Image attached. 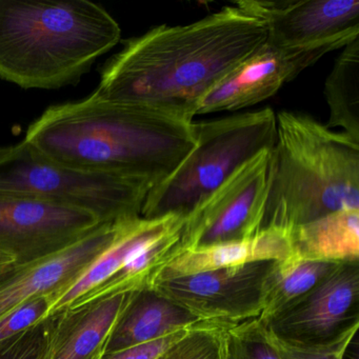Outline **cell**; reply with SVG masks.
I'll return each mask as SVG.
<instances>
[{"instance_id":"6da1fadb","label":"cell","mask_w":359,"mask_h":359,"mask_svg":"<svg viewBox=\"0 0 359 359\" xmlns=\"http://www.w3.org/2000/svg\"><path fill=\"white\" fill-rule=\"evenodd\" d=\"M266 41V22L238 3L192 24L163 25L125 41L92 96L194 121L201 100Z\"/></svg>"},{"instance_id":"7a4b0ae2","label":"cell","mask_w":359,"mask_h":359,"mask_svg":"<svg viewBox=\"0 0 359 359\" xmlns=\"http://www.w3.org/2000/svg\"><path fill=\"white\" fill-rule=\"evenodd\" d=\"M24 140L52 163L155 187L192 151L196 135L194 121L177 113L91 95L50 107Z\"/></svg>"},{"instance_id":"3957f363","label":"cell","mask_w":359,"mask_h":359,"mask_svg":"<svg viewBox=\"0 0 359 359\" xmlns=\"http://www.w3.org/2000/svg\"><path fill=\"white\" fill-rule=\"evenodd\" d=\"M121 36L89 0H0V79L24 89L76 85Z\"/></svg>"},{"instance_id":"277c9868","label":"cell","mask_w":359,"mask_h":359,"mask_svg":"<svg viewBox=\"0 0 359 359\" xmlns=\"http://www.w3.org/2000/svg\"><path fill=\"white\" fill-rule=\"evenodd\" d=\"M276 121L262 230L359 210V142L304 113L280 111Z\"/></svg>"},{"instance_id":"5b68a950","label":"cell","mask_w":359,"mask_h":359,"mask_svg":"<svg viewBox=\"0 0 359 359\" xmlns=\"http://www.w3.org/2000/svg\"><path fill=\"white\" fill-rule=\"evenodd\" d=\"M196 144L167 178L149 192L140 216L184 218L241 165L276 140L271 108L212 121H194Z\"/></svg>"},{"instance_id":"8992f818","label":"cell","mask_w":359,"mask_h":359,"mask_svg":"<svg viewBox=\"0 0 359 359\" xmlns=\"http://www.w3.org/2000/svg\"><path fill=\"white\" fill-rule=\"evenodd\" d=\"M154 184L65 167L22 140L0 161V194L29 197L91 213L102 224L137 217Z\"/></svg>"},{"instance_id":"52a82bcc","label":"cell","mask_w":359,"mask_h":359,"mask_svg":"<svg viewBox=\"0 0 359 359\" xmlns=\"http://www.w3.org/2000/svg\"><path fill=\"white\" fill-rule=\"evenodd\" d=\"M271 150L245 161L192 210L184 220L175 256L188 250L241 241L262 230Z\"/></svg>"},{"instance_id":"ba28073f","label":"cell","mask_w":359,"mask_h":359,"mask_svg":"<svg viewBox=\"0 0 359 359\" xmlns=\"http://www.w3.org/2000/svg\"><path fill=\"white\" fill-rule=\"evenodd\" d=\"M275 339L327 346L359 327V262L340 264L316 287L264 323Z\"/></svg>"},{"instance_id":"9c48e42d","label":"cell","mask_w":359,"mask_h":359,"mask_svg":"<svg viewBox=\"0 0 359 359\" xmlns=\"http://www.w3.org/2000/svg\"><path fill=\"white\" fill-rule=\"evenodd\" d=\"M358 37H340L302 47H278L266 41L201 100L196 116L259 104L325 54L342 49Z\"/></svg>"},{"instance_id":"30bf717a","label":"cell","mask_w":359,"mask_h":359,"mask_svg":"<svg viewBox=\"0 0 359 359\" xmlns=\"http://www.w3.org/2000/svg\"><path fill=\"white\" fill-rule=\"evenodd\" d=\"M274 262L157 279L152 287L203 320L238 323L258 318L262 285Z\"/></svg>"},{"instance_id":"8fae6325","label":"cell","mask_w":359,"mask_h":359,"mask_svg":"<svg viewBox=\"0 0 359 359\" xmlns=\"http://www.w3.org/2000/svg\"><path fill=\"white\" fill-rule=\"evenodd\" d=\"M102 222L88 212L0 194V252L26 264L72 245Z\"/></svg>"},{"instance_id":"7c38bea8","label":"cell","mask_w":359,"mask_h":359,"mask_svg":"<svg viewBox=\"0 0 359 359\" xmlns=\"http://www.w3.org/2000/svg\"><path fill=\"white\" fill-rule=\"evenodd\" d=\"M123 222L102 224L72 245L41 259L0 269V319L41 296H49L51 304L112 245Z\"/></svg>"},{"instance_id":"4fadbf2b","label":"cell","mask_w":359,"mask_h":359,"mask_svg":"<svg viewBox=\"0 0 359 359\" xmlns=\"http://www.w3.org/2000/svg\"><path fill=\"white\" fill-rule=\"evenodd\" d=\"M237 3L266 22V41L278 47H302L340 37L359 36L358 0H243Z\"/></svg>"},{"instance_id":"5bb4252c","label":"cell","mask_w":359,"mask_h":359,"mask_svg":"<svg viewBox=\"0 0 359 359\" xmlns=\"http://www.w3.org/2000/svg\"><path fill=\"white\" fill-rule=\"evenodd\" d=\"M132 293L104 298L52 315L51 332L43 359H96L102 356L117 319Z\"/></svg>"},{"instance_id":"9a60e30c","label":"cell","mask_w":359,"mask_h":359,"mask_svg":"<svg viewBox=\"0 0 359 359\" xmlns=\"http://www.w3.org/2000/svg\"><path fill=\"white\" fill-rule=\"evenodd\" d=\"M203 319L153 287L133 292L117 319L104 353L147 344L188 329Z\"/></svg>"},{"instance_id":"2e32d148","label":"cell","mask_w":359,"mask_h":359,"mask_svg":"<svg viewBox=\"0 0 359 359\" xmlns=\"http://www.w3.org/2000/svg\"><path fill=\"white\" fill-rule=\"evenodd\" d=\"M291 255L289 231L264 229L241 241L182 252L163 266L154 281L254 262H278Z\"/></svg>"},{"instance_id":"e0dca14e","label":"cell","mask_w":359,"mask_h":359,"mask_svg":"<svg viewBox=\"0 0 359 359\" xmlns=\"http://www.w3.org/2000/svg\"><path fill=\"white\" fill-rule=\"evenodd\" d=\"M184 220V216L174 214L151 219L137 216L123 220L112 245L76 280L51 300L46 318L68 309L75 300L116 272L138 250L182 226Z\"/></svg>"},{"instance_id":"ac0fdd59","label":"cell","mask_w":359,"mask_h":359,"mask_svg":"<svg viewBox=\"0 0 359 359\" xmlns=\"http://www.w3.org/2000/svg\"><path fill=\"white\" fill-rule=\"evenodd\" d=\"M292 255L316 262H359V210L344 209L289 230Z\"/></svg>"},{"instance_id":"d6986e66","label":"cell","mask_w":359,"mask_h":359,"mask_svg":"<svg viewBox=\"0 0 359 359\" xmlns=\"http://www.w3.org/2000/svg\"><path fill=\"white\" fill-rule=\"evenodd\" d=\"M182 226L184 224L138 250L116 272L75 300L68 309L152 287L155 277L175 256Z\"/></svg>"},{"instance_id":"ffe728a7","label":"cell","mask_w":359,"mask_h":359,"mask_svg":"<svg viewBox=\"0 0 359 359\" xmlns=\"http://www.w3.org/2000/svg\"><path fill=\"white\" fill-rule=\"evenodd\" d=\"M339 264L302 259L293 255L274 262L262 285V310L258 319L262 323H268L316 287Z\"/></svg>"},{"instance_id":"44dd1931","label":"cell","mask_w":359,"mask_h":359,"mask_svg":"<svg viewBox=\"0 0 359 359\" xmlns=\"http://www.w3.org/2000/svg\"><path fill=\"white\" fill-rule=\"evenodd\" d=\"M330 116L325 127L359 142V37L342 48L325 83Z\"/></svg>"},{"instance_id":"7402d4cb","label":"cell","mask_w":359,"mask_h":359,"mask_svg":"<svg viewBox=\"0 0 359 359\" xmlns=\"http://www.w3.org/2000/svg\"><path fill=\"white\" fill-rule=\"evenodd\" d=\"M219 321H203L168 346L156 359H226V333L229 325Z\"/></svg>"},{"instance_id":"603a6c76","label":"cell","mask_w":359,"mask_h":359,"mask_svg":"<svg viewBox=\"0 0 359 359\" xmlns=\"http://www.w3.org/2000/svg\"><path fill=\"white\" fill-rule=\"evenodd\" d=\"M226 359H281L274 340L258 318L226 329Z\"/></svg>"},{"instance_id":"cb8c5ba5","label":"cell","mask_w":359,"mask_h":359,"mask_svg":"<svg viewBox=\"0 0 359 359\" xmlns=\"http://www.w3.org/2000/svg\"><path fill=\"white\" fill-rule=\"evenodd\" d=\"M51 327L50 316L1 342L0 359H43Z\"/></svg>"},{"instance_id":"d4e9b609","label":"cell","mask_w":359,"mask_h":359,"mask_svg":"<svg viewBox=\"0 0 359 359\" xmlns=\"http://www.w3.org/2000/svg\"><path fill=\"white\" fill-rule=\"evenodd\" d=\"M49 309V296H41L29 300L0 319V344L45 319Z\"/></svg>"},{"instance_id":"484cf974","label":"cell","mask_w":359,"mask_h":359,"mask_svg":"<svg viewBox=\"0 0 359 359\" xmlns=\"http://www.w3.org/2000/svg\"><path fill=\"white\" fill-rule=\"evenodd\" d=\"M356 333L351 334L338 341L327 346H300L285 344L280 340H274L281 359H342L346 346L350 344Z\"/></svg>"},{"instance_id":"4316f807","label":"cell","mask_w":359,"mask_h":359,"mask_svg":"<svg viewBox=\"0 0 359 359\" xmlns=\"http://www.w3.org/2000/svg\"><path fill=\"white\" fill-rule=\"evenodd\" d=\"M188 329L182 330L147 344H138L116 352L104 353L102 359H156L168 346L180 339Z\"/></svg>"},{"instance_id":"83f0119b","label":"cell","mask_w":359,"mask_h":359,"mask_svg":"<svg viewBox=\"0 0 359 359\" xmlns=\"http://www.w3.org/2000/svg\"><path fill=\"white\" fill-rule=\"evenodd\" d=\"M342 359H359L358 358V338L356 335L353 337L351 340L348 346H346V351H344V357Z\"/></svg>"},{"instance_id":"f1b7e54d","label":"cell","mask_w":359,"mask_h":359,"mask_svg":"<svg viewBox=\"0 0 359 359\" xmlns=\"http://www.w3.org/2000/svg\"><path fill=\"white\" fill-rule=\"evenodd\" d=\"M14 262H15V260H14L13 257L0 252V269L6 268V266L14 264Z\"/></svg>"},{"instance_id":"f546056e","label":"cell","mask_w":359,"mask_h":359,"mask_svg":"<svg viewBox=\"0 0 359 359\" xmlns=\"http://www.w3.org/2000/svg\"><path fill=\"white\" fill-rule=\"evenodd\" d=\"M10 151H11V147H0V161L7 157Z\"/></svg>"},{"instance_id":"4dcf8cb0","label":"cell","mask_w":359,"mask_h":359,"mask_svg":"<svg viewBox=\"0 0 359 359\" xmlns=\"http://www.w3.org/2000/svg\"><path fill=\"white\" fill-rule=\"evenodd\" d=\"M102 356H104V355H102ZM102 356L98 357V358H96V359H102Z\"/></svg>"}]
</instances>
